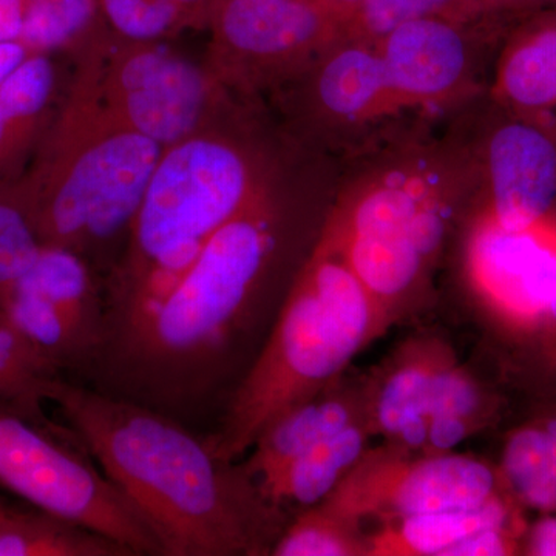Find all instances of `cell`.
<instances>
[{
	"label": "cell",
	"mask_w": 556,
	"mask_h": 556,
	"mask_svg": "<svg viewBox=\"0 0 556 556\" xmlns=\"http://www.w3.org/2000/svg\"><path fill=\"white\" fill-rule=\"evenodd\" d=\"M73 56L89 70L108 108L163 150L203 130L240 100L204 62L166 42L116 38L102 21Z\"/></svg>",
	"instance_id": "cell-6"
},
{
	"label": "cell",
	"mask_w": 556,
	"mask_h": 556,
	"mask_svg": "<svg viewBox=\"0 0 556 556\" xmlns=\"http://www.w3.org/2000/svg\"><path fill=\"white\" fill-rule=\"evenodd\" d=\"M311 68L314 101L331 118L371 119L399 105L376 43L340 39Z\"/></svg>",
	"instance_id": "cell-17"
},
{
	"label": "cell",
	"mask_w": 556,
	"mask_h": 556,
	"mask_svg": "<svg viewBox=\"0 0 556 556\" xmlns=\"http://www.w3.org/2000/svg\"><path fill=\"white\" fill-rule=\"evenodd\" d=\"M447 223V201L433 181L412 172H391L362 190L325 226L340 233L407 241L433 263Z\"/></svg>",
	"instance_id": "cell-11"
},
{
	"label": "cell",
	"mask_w": 556,
	"mask_h": 556,
	"mask_svg": "<svg viewBox=\"0 0 556 556\" xmlns=\"http://www.w3.org/2000/svg\"><path fill=\"white\" fill-rule=\"evenodd\" d=\"M492 212L507 230H527L543 222L556 200V148L535 127L508 124L489 148Z\"/></svg>",
	"instance_id": "cell-12"
},
{
	"label": "cell",
	"mask_w": 556,
	"mask_h": 556,
	"mask_svg": "<svg viewBox=\"0 0 556 556\" xmlns=\"http://www.w3.org/2000/svg\"><path fill=\"white\" fill-rule=\"evenodd\" d=\"M508 525L510 510L497 495L475 508L431 511L383 522L369 535V556H445L475 533Z\"/></svg>",
	"instance_id": "cell-19"
},
{
	"label": "cell",
	"mask_w": 556,
	"mask_h": 556,
	"mask_svg": "<svg viewBox=\"0 0 556 556\" xmlns=\"http://www.w3.org/2000/svg\"><path fill=\"white\" fill-rule=\"evenodd\" d=\"M0 556H131L109 538L39 510L0 515Z\"/></svg>",
	"instance_id": "cell-20"
},
{
	"label": "cell",
	"mask_w": 556,
	"mask_h": 556,
	"mask_svg": "<svg viewBox=\"0 0 556 556\" xmlns=\"http://www.w3.org/2000/svg\"><path fill=\"white\" fill-rule=\"evenodd\" d=\"M3 510H5V508H3L2 504H0V515L3 514Z\"/></svg>",
	"instance_id": "cell-37"
},
{
	"label": "cell",
	"mask_w": 556,
	"mask_h": 556,
	"mask_svg": "<svg viewBox=\"0 0 556 556\" xmlns=\"http://www.w3.org/2000/svg\"><path fill=\"white\" fill-rule=\"evenodd\" d=\"M463 22L424 17L405 22L376 43L399 105L422 104L455 90L467 70Z\"/></svg>",
	"instance_id": "cell-13"
},
{
	"label": "cell",
	"mask_w": 556,
	"mask_h": 556,
	"mask_svg": "<svg viewBox=\"0 0 556 556\" xmlns=\"http://www.w3.org/2000/svg\"><path fill=\"white\" fill-rule=\"evenodd\" d=\"M104 27L119 39L167 42L207 28L214 0H97Z\"/></svg>",
	"instance_id": "cell-21"
},
{
	"label": "cell",
	"mask_w": 556,
	"mask_h": 556,
	"mask_svg": "<svg viewBox=\"0 0 556 556\" xmlns=\"http://www.w3.org/2000/svg\"><path fill=\"white\" fill-rule=\"evenodd\" d=\"M47 401L144 519L163 556L273 554L291 517L241 460L219 459L175 417L61 376Z\"/></svg>",
	"instance_id": "cell-2"
},
{
	"label": "cell",
	"mask_w": 556,
	"mask_h": 556,
	"mask_svg": "<svg viewBox=\"0 0 556 556\" xmlns=\"http://www.w3.org/2000/svg\"><path fill=\"white\" fill-rule=\"evenodd\" d=\"M452 351L439 340L407 343L367 382L368 422L388 444L422 455L427 441V405L434 378Z\"/></svg>",
	"instance_id": "cell-14"
},
{
	"label": "cell",
	"mask_w": 556,
	"mask_h": 556,
	"mask_svg": "<svg viewBox=\"0 0 556 556\" xmlns=\"http://www.w3.org/2000/svg\"><path fill=\"white\" fill-rule=\"evenodd\" d=\"M527 554L536 556H556V518L541 519L527 543Z\"/></svg>",
	"instance_id": "cell-31"
},
{
	"label": "cell",
	"mask_w": 556,
	"mask_h": 556,
	"mask_svg": "<svg viewBox=\"0 0 556 556\" xmlns=\"http://www.w3.org/2000/svg\"><path fill=\"white\" fill-rule=\"evenodd\" d=\"M100 22L97 0H33L25 3L17 40L30 53H75Z\"/></svg>",
	"instance_id": "cell-24"
},
{
	"label": "cell",
	"mask_w": 556,
	"mask_h": 556,
	"mask_svg": "<svg viewBox=\"0 0 556 556\" xmlns=\"http://www.w3.org/2000/svg\"><path fill=\"white\" fill-rule=\"evenodd\" d=\"M482 3H484L485 7L493 5V3H501V2H522V0H481Z\"/></svg>",
	"instance_id": "cell-36"
},
{
	"label": "cell",
	"mask_w": 556,
	"mask_h": 556,
	"mask_svg": "<svg viewBox=\"0 0 556 556\" xmlns=\"http://www.w3.org/2000/svg\"><path fill=\"white\" fill-rule=\"evenodd\" d=\"M25 0H0V42L20 39Z\"/></svg>",
	"instance_id": "cell-30"
},
{
	"label": "cell",
	"mask_w": 556,
	"mask_h": 556,
	"mask_svg": "<svg viewBox=\"0 0 556 556\" xmlns=\"http://www.w3.org/2000/svg\"><path fill=\"white\" fill-rule=\"evenodd\" d=\"M492 412L493 405L484 388L457 365L456 358L438 372L428 397L427 426L433 417H457L481 430Z\"/></svg>",
	"instance_id": "cell-28"
},
{
	"label": "cell",
	"mask_w": 556,
	"mask_h": 556,
	"mask_svg": "<svg viewBox=\"0 0 556 556\" xmlns=\"http://www.w3.org/2000/svg\"><path fill=\"white\" fill-rule=\"evenodd\" d=\"M240 101L161 153L126 248L104 280L98 350L152 316L212 236L276 174Z\"/></svg>",
	"instance_id": "cell-3"
},
{
	"label": "cell",
	"mask_w": 556,
	"mask_h": 556,
	"mask_svg": "<svg viewBox=\"0 0 556 556\" xmlns=\"http://www.w3.org/2000/svg\"><path fill=\"white\" fill-rule=\"evenodd\" d=\"M204 65L239 98L299 79L343 36L316 0H214Z\"/></svg>",
	"instance_id": "cell-8"
},
{
	"label": "cell",
	"mask_w": 556,
	"mask_h": 556,
	"mask_svg": "<svg viewBox=\"0 0 556 556\" xmlns=\"http://www.w3.org/2000/svg\"><path fill=\"white\" fill-rule=\"evenodd\" d=\"M30 54V50L21 40L0 42V83L9 78Z\"/></svg>",
	"instance_id": "cell-32"
},
{
	"label": "cell",
	"mask_w": 556,
	"mask_h": 556,
	"mask_svg": "<svg viewBox=\"0 0 556 556\" xmlns=\"http://www.w3.org/2000/svg\"><path fill=\"white\" fill-rule=\"evenodd\" d=\"M484 9L481 0H367L343 22L342 39L375 43L405 22L424 17L464 22Z\"/></svg>",
	"instance_id": "cell-25"
},
{
	"label": "cell",
	"mask_w": 556,
	"mask_h": 556,
	"mask_svg": "<svg viewBox=\"0 0 556 556\" xmlns=\"http://www.w3.org/2000/svg\"><path fill=\"white\" fill-rule=\"evenodd\" d=\"M532 329L540 331L547 353L556 357V295L552 300L551 305H548L546 313L543 314V317L538 320V324Z\"/></svg>",
	"instance_id": "cell-33"
},
{
	"label": "cell",
	"mask_w": 556,
	"mask_h": 556,
	"mask_svg": "<svg viewBox=\"0 0 556 556\" xmlns=\"http://www.w3.org/2000/svg\"><path fill=\"white\" fill-rule=\"evenodd\" d=\"M316 2L324 5L325 9L334 13L340 21L345 22L351 14L357 9H361L367 0H316Z\"/></svg>",
	"instance_id": "cell-34"
},
{
	"label": "cell",
	"mask_w": 556,
	"mask_h": 556,
	"mask_svg": "<svg viewBox=\"0 0 556 556\" xmlns=\"http://www.w3.org/2000/svg\"><path fill=\"white\" fill-rule=\"evenodd\" d=\"M61 98L51 54L31 53L0 83V185L28 169Z\"/></svg>",
	"instance_id": "cell-16"
},
{
	"label": "cell",
	"mask_w": 556,
	"mask_h": 556,
	"mask_svg": "<svg viewBox=\"0 0 556 556\" xmlns=\"http://www.w3.org/2000/svg\"><path fill=\"white\" fill-rule=\"evenodd\" d=\"M541 427H543L548 434H552V437L556 439V416L551 417V419L544 420L543 426Z\"/></svg>",
	"instance_id": "cell-35"
},
{
	"label": "cell",
	"mask_w": 556,
	"mask_h": 556,
	"mask_svg": "<svg viewBox=\"0 0 556 556\" xmlns=\"http://www.w3.org/2000/svg\"><path fill=\"white\" fill-rule=\"evenodd\" d=\"M497 496V477L477 457L419 455L387 444L367 448L325 506L380 525L431 511L475 508Z\"/></svg>",
	"instance_id": "cell-9"
},
{
	"label": "cell",
	"mask_w": 556,
	"mask_h": 556,
	"mask_svg": "<svg viewBox=\"0 0 556 556\" xmlns=\"http://www.w3.org/2000/svg\"><path fill=\"white\" fill-rule=\"evenodd\" d=\"M387 329L367 289L318 236L265 345L204 438L208 450L240 460L277 416L342 378Z\"/></svg>",
	"instance_id": "cell-5"
},
{
	"label": "cell",
	"mask_w": 556,
	"mask_h": 556,
	"mask_svg": "<svg viewBox=\"0 0 556 556\" xmlns=\"http://www.w3.org/2000/svg\"><path fill=\"white\" fill-rule=\"evenodd\" d=\"M503 477L527 506L556 510V439L543 427L515 431L504 448Z\"/></svg>",
	"instance_id": "cell-22"
},
{
	"label": "cell",
	"mask_w": 556,
	"mask_h": 556,
	"mask_svg": "<svg viewBox=\"0 0 556 556\" xmlns=\"http://www.w3.org/2000/svg\"><path fill=\"white\" fill-rule=\"evenodd\" d=\"M517 551V538L510 526L490 527L447 551L445 556H497L511 555Z\"/></svg>",
	"instance_id": "cell-29"
},
{
	"label": "cell",
	"mask_w": 556,
	"mask_h": 556,
	"mask_svg": "<svg viewBox=\"0 0 556 556\" xmlns=\"http://www.w3.org/2000/svg\"><path fill=\"white\" fill-rule=\"evenodd\" d=\"M161 153L108 108L89 70L75 61L60 108L16 181L42 247L76 252L104 283Z\"/></svg>",
	"instance_id": "cell-4"
},
{
	"label": "cell",
	"mask_w": 556,
	"mask_h": 556,
	"mask_svg": "<svg viewBox=\"0 0 556 556\" xmlns=\"http://www.w3.org/2000/svg\"><path fill=\"white\" fill-rule=\"evenodd\" d=\"M364 419H368L367 382L353 386L339 378L277 416L241 464L258 486L265 485L318 442Z\"/></svg>",
	"instance_id": "cell-15"
},
{
	"label": "cell",
	"mask_w": 556,
	"mask_h": 556,
	"mask_svg": "<svg viewBox=\"0 0 556 556\" xmlns=\"http://www.w3.org/2000/svg\"><path fill=\"white\" fill-rule=\"evenodd\" d=\"M40 243L16 182L0 185V298L38 258Z\"/></svg>",
	"instance_id": "cell-27"
},
{
	"label": "cell",
	"mask_w": 556,
	"mask_h": 556,
	"mask_svg": "<svg viewBox=\"0 0 556 556\" xmlns=\"http://www.w3.org/2000/svg\"><path fill=\"white\" fill-rule=\"evenodd\" d=\"M501 86L522 108H546L556 102V28L519 43L504 64Z\"/></svg>",
	"instance_id": "cell-26"
},
{
	"label": "cell",
	"mask_w": 556,
	"mask_h": 556,
	"mask_svg": "<svg viewBox=\"0 0 556 556\" xmlns=\"http://www.w3.org/2000/svg\"><path fill=\"white\" fill-rule=\"evenodd\" d=\"M302 208L280 174L207 241L159 308L102 346L91 388L181 420L228 402L254 364L300 269Z\"/></svg>",
	"instance_id": "cell-1"
},
{
	"label": "cell",
	"mask_w": 556,
	"mask_h": 556,
	"mask_svg": "<svg viewBox=\"0 0 556 556\" xmlns=\"http://www.w3.org/2000/svg\"><path fill=\"white\" fill-rule=\"evenodd\" d=\"M0 402V484L38 507L86 527L131 556H163L144 519L61 430Z\"/></svg>",
	"instance_id": "cell-7"
},
{
	"label": "cell",
	"mask_w": 556,
	"mask_h": 556,
	"mask_svg": "<svg viewBox=\"0 0 556 556\" xmlns=\"http://www.w3.org/2000/svg\"><path fill=\"white\" fill-rule=\"evenodd\" d=\"M273 556H369L362 522L324 503L300 510L278 538Z\"/></svg>",
	"instance_id": "cell-23"
},
{
	"label": "cell",
	"mask_w": 556,
	"mask_h": 556,
	"mask_svg": "<svg viewBox=\"0 0 556 556\" xmlns=\"http://www.w3.org/2000/svg\"><path fill=\"white\" fill-rule=\"evenodd\" d=\"M371 437L375 434L368 419L351 424L339 433L318 442L260 486L263 495L287 511L317 506L353 470L367 452Z\"/></svg>",
	"instance_id": "cell-18"
},
{
	"label": "cell",
	"mask_w": 556,
	"mask_h": 556,
	"mask_svg": "<svg viewBox=\"0 0 556 556\" xmlns=\"http://www.w3.org/2000/svg\"><path fill=\"white\" fill-rule=\"evenodd\" d=\"M468 270L485 305L511 327H535L556 295V251L533 228L482 219L468 244Z\"/></svg>",
	"instance_id": "cell-10"
}]
</instances>
